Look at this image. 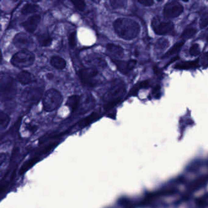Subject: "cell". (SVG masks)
<instances>
[{
  "label": "cell",
  "instance_id": "cell-34",
  "mask_svg": "<svg viewBox=\"0 0 208 208\" xmlns=\"http://www.w3.org/2000/svg\"><path fill=\"white\" fill-rule=\"evenodd\" d=\"M33 2H35V3H37V2H40L42 0H31Z\"/></svg>",
  "mask_w": 208,
  "mask_h": 208
},
{
  "label": "cell",
  "instance_id": "cell-6",
  "mask_svg": "<svg viewBox=\"0 0 208 208\" xmlns=\"http://www.w3.org/2000/svg\"><path fill=\"white\" fill-rule=\"evenodd\" d=\"M35 55L28 50H21L15 54L11 58L12 64L18 68L30 66L34 62Z\"/></svg>",
  "mask_w": 208,
  "mask_h": 208
},
{
  "label": "cell",
  "instance_id": "cell-16",
  "mask_svg": "<svg viewBox=\"0 0 208 208\" xmlns=\"http://www.w3.org/2000/svg\"><path fill=\"white\" fill-rule=\"evenodd\" d=\"M17 80L22 85H27L35 81V77L27 71H21L17 76Z\"/></svg>",
  "mask_w": 208,
  "mask_h": 208
},
{
  "label": "cell",
  "instance_id": "cell-30",
  "mask_svg": "<svg viewBox=\"0 0 208 208\" xmlns=\"http://www.w3.org/2000/svg\"><path fill=\"white\" fill-rule=\"evenodd\" d=\"M96 113H93L91 115H90V116H88V118H86L84 121H83L81 123H80V125L82 127L86 126L88 124L90 123L91 121H93L94 119H96Z\"/></svg>",
  "mask_w": 208,
  "mask_h": 208
},
{
  "label": "cell",
  "instance_id": "cell-27",
  "mask_svg": "<svg viewBox=\"0 0 208 208\" xmlns=\"http://www.w3.org/2000/svg\"><path fill=\"white\" fill-rule=\"evenodd\" d=\"M74 6L79 11H83L86 7V3L83 0H69Z\"/></svg>",
  "mask_w": 208,
  "mask_h": 208
},
{
  "label": "cell",
  "instance_id": "cell-2",
  "mask_svg": "<svg viewBox=\"0 0 208 208\" xmlns=\"http://www.w3.org/2000/svg\"><path fill=\"white\" fill-rule=\"evenodd\" d=\"M126 93V85L121 79H114L107 85L103 94V99L108 108L121 100Z\"/></svg>",
  "mask_w": 208,
  "mask_h": 208
},
{
  "label": "cell",
  "instance_id": "cell-4",
  "mask_svg": "<svg viewBox=\"0 0 208 208\" xmlns=\"http://www.w3.org/2000/svg\"><path fill=\"white\" fill-rule=\"evenodd\" d=\"M77 74L82 83L88 87H95L103 82V77L98 69L85 68L79 71Z\"/></svg>",
  "mask_w": 208,
  "mask_h": 208
},
{
  "label": "cell",
  "instance_id": "cell-38",
  "mask_svg": "<svg viewBox=\"0 0 208 208\" xmlns=\"http://www.w3.org/2000/svg\"></svg>",
  "mask_w": 208,
  "mask_h": 208
},
{
  "label": "cell",
  "instance_id": "cell-5",
  "mask_svg": "<svg viewBox=\"0 0 208 208\" xmlns=\"http://www.w3.org/2000/svg\"><path fill=\"white\" fill-rule=\"evenodd\" d=\"M63 102L61 93L55 89L47 91L43 98V106L46 111L51 112L57 109Z\"/></svg>",
  "mask_w": 208,
  "mask_h": 208
},
{
  "label": "cell",
  "instance_id": "cell-17",
  "mask_svg": "<svg viewBox=\"0 0 208 208\" xmlns=\"http://www.w3.org/2000/svg\"><path fill=\"white\" fill-rule=\"evenodd\" d=\"M37 40L40 46L43 47L49 46L52 41V39L48 32L39 34L37 36Z\"/></svg>",
  "mask_w": 208,
  "mask_h": 208
},
{
  "label": "cell",
  "instance_id": "cell-22",
  "mask_svg": "<svg viewBox=\"0 0 208 208\" xmlns=\"http://www.w3.org/2000/svg\"><path fill=\"white\" fill-rule=\"evenodd\" d=\"M110 6L113 9H123L127 7L128 0H109Z\"/></svg>",
  "mask_w": 208,
  "mask_h": 208
},
{
  "label": "cell",
  "instance_id": "cell-36",
  "mask_svg": "<svg viewBox=\"0 0 208 208\" xmlns=\"http://www.w3.org/2000/svg\"><path fill=\"white\" fill-rule=\"evenodd\" d=\"M182 1H183L184 2H188L189 0H182Z\"/></svg>",
  "mask_w": 208,
  "mask_h": 208
},
{
  "label": "cell",
  "instance_id": "cell-19",
  "mask_svg": "<svg viewBox=\"0 0 208 208\" xmlns=\"http://www.w3.org/2000/svg\"><path fill=\"white\" fill-rule=\"evenodd\" d=\"M80 101V96L77 95H73L68 97L66 101V105L71 110L72 112L76 111L78 108Z\"/></svg>",
  "mask_w": 208,
  "mask_h": 208
},
{
  "label": "cell",
  "instance_id": "cell-32",
  "mask_svg": "<svg viewBox=\"0 0 208 208\" xmlns=\"http://www.w3.org/2000/svg\"><path fill=\"white\" fill-rule=\"evenodd\" d=\"M138 2L141 4L142 5L147 7H150L153 5L154 1L153 0H137Z\"/></svg>",
  "mask_w": 208,
  "mask_h": 208
},
{
  "label": "cell",
  "instance_id": "cell-7",
  "mask_svg": "<svg viewBox=\"0 0 208 208\" xmlns=\"http://www.w3.org/2000/svg\"><path fill=\"white\" fill-rule=\"evenodd\" d=\"M43 94V89L38 87H28L26 88L21 96V102L27 105L37 104L41 99Z\"/></svg>",
  "mask_w": 208,
  "mask_h": 208
},
{
  "label": "cell",
  "instance_id": "cell-12",
  "mask_svg": "<svg viewBox=\"0 0 208 208\" xmlns=\"http://www.w3.org/2000/svg\"><path fill=\"white\" fill-rule=\"evenodd\" d=\"M41 16L38 14L32 15L29 16L26 20L21 23V25L29 33H33L41 21Z\"/></svg>",
  "mask_w": 208,
  "mask_h": 208
},
{
  "label": "cell",
  "instance_id": "cell-9",
  "mask_svg": "<svg viewBox=\"0 0 208 208\" xmlns=\"http://www.w3.org/2000/svg\"><path fill=\"white\" fill-rule=\"evenodd\" d=\"M183 12V5L177 1L167 3L164 7L163 14L167 18H174L180 16Z\"/></svg>",
  "mask_w": 208,
  "mask_h": 208
},
{
  "label": "cell",
  "instance_id": "cell-37",
  "mask_svg": "<svg viewBox=\"0 0 208 208\" xmlns=\"http://www.w3.org/2000/svg\"><path fill=\"white\" fill-rule=\"evenodd\" d=\"M157 1H163V0H157Z\"/></svg>",
  "mask_w": 208,
  "mask_h": 208
},
{
  "label": "cell",
  "instance_id": "cell-31",
  "mask_svg": "<svg viewBox=\"0 0 208 208\" xmlns=\"http://www.w3.org/2000/svg\"><path fill=\"white\" fill-rule=\"evenodd\" d=\"M208 25V16L205 15L203 16L200 21V27L201 29L206 27Z\"/></svg>",
  "mask_w": 208,
  "mask_h": 208
},
{
  "label": "cell",
  "instance_id": "cell-29",
  "mask_svg": "<svg viewBox=\"0 0 208 208\" xmlns=\"http://www.w3.org/2000/svg\"><path fill=\"white\" fill-rule=\"evenodd\" d=\"M200 52V46L198 44H193L191 49H190V54L192 55H197L199 54Z\"/></svg>",
  "mask_w": 208,
  "mask_h": 208
},
{
  "label": "cell",
  "instance_id": "cell-26",
  "mask_svg": "<svg viewBox=\"0 0 208 208\" xmlns=\"http://www.w3.org/2000/svg\"><path fill=\"white\" fill-rule=\"evenodd\" d=\"M197 32V29L195 27H188L186 28L182 33L181 35L182 38L188 39L192 37Z\"/></svg>",
  "mask_w": 208,
  "mask_h": 208
},
{
  "label": "cell",
  "instance_id": "cell-10",
  "mask_svg": "<svg viewBox=\"0 0 208 208\" xmlns=\"http://www.w3.org/2000/svg\"><path fill=\"white\" fill-rule=\"evenodd\" d=\"M85 62L90 68H95L97 69H104L107 66V63L105 59L100 55L93 54L88 55L85 58Z\"/></svg>",
  "mask_w": 208,
  "mask_h": 208
},
{
  "label": "cell",
  "instance_id": "cell-25",
  "mask_svg": "<svg viewBox=\"0 0 208 208\" xmlns=\"http://www.w3.org/2000/svg\"><path fill=\"white\" fill-rule=\"evenodd\" d=\"M9 161V155L7 153H0V173L6 167Z\"/></svg>",
  "mask_w": 208,
  "mask_h": 208
},
{
  "label": "cell",
  "instance_id": "cell-1",
  "mask_svg": "<svg viewBox=\"0 0 208 208\" xmlns=\"http://www.w3.org/2000/svg\"><path fill=\"white\" fill-rule=\"evenodd\" d=\"M115 32L120 38L125 40H132L136 38L141 31L139 24L130 18H119L113 23Z\"/></svg>",
  "mask_w": 208,
  "mask_h": 208
},
{
  "label": "cell",
  "instance_id": "cell-23",
  "mask_svg": "<svg viewBox=\"0 0 208 208\" xmlns=\"http://www.w3.org/2000/svg\"><path fill=\"white\" fill-rule=\"evenodd\" d=\"M185 42L184 41H181V42H178L177 43H176L173 47L171 48V49H170L165 54L164 56L165 57L174 55L175 54H177V52H178L180 51V50L181 49V48H182V46H183Z\"/></svg>",
  "mask_w": 208,
  "mask_h": 208
},
{
  "label": "cell",
  "instance_id": "cell-18",
  "mask_svg": "<svg viewBox=\"0 0 208 208\" xmlns=\"http://www.w3.org/2000/svg\"><path fill=\"white\" fill-rule=\"evenodd\" d=\"M50 62H51V65L54 68L59 70L63 69L66 67V62L65 60L62 57L60 56H57V55L52 57L51 58Z\"/></svg>",
  "mask_w": 208,
  "mask_h": 208
},
{
  "label": "cell",
  "instance_id": "cell-8",
  "mask_svg": "<svg viewBox=\"0 0 208 208\" xmlns=\"http://www.w3.org/2000/svg\"><path fill=\"white\" fill-rule=\"evenodd\" d=\"M151 26L155 33L158 35H166L170 33L174 29V25L172 22L163 20L158 16L152 18Z\"/></svg>",
  "mask_w": 208,
  "mask_h": 208
},
{
  "label": "cell",
  "instance_id": "cell-20",
  "mask_svg": "<svg viewBox=\"0 0 208 208\" xmlns=\"http://www.w3.org/2000/svg\"><path fill=\"white\" fill-rule=\"evenodd\" d=\"M39 8V6L37 4L27 3L23 6L20 12L22 15H27L29 14L36 13L37 12H38Z\"/></svg>",
  "mask_w": 208,
  "mask_h": 208
},
{
  "label": "cell",
  "instance_id": "cell-35",
  "mask_svg": "<svg viewBox=\"0 0 208 208\" xmlns=\"http://www.w3.org/2000/svg\"><path fill=\"white\" fill-rule=\"evenodd\" d=\"M93 1H94V2H99V1H100V0H93Z\"/></svg>",
  "mask_w": 208,
  "mask_h": 208
},
{
  "label": "cell",
  "instance_id": "cell-21",
  "mask_svg": "<svg viewBox=\"0 0 208 208\" xmlns=\"http://www.w3.org/2000/svg\"><path fill=\"white\" fill-rule=\"evenodd\" d=\"M169 46V41L164 38H161L158 39L155 43V49L157 52H160L164 51L166 49H167Z\"/></svg>",
  "mask_w": 208,
  "mask_h": 208
},
{
  "label": "cell",
  "instance_id": "cell-11",
  "mask_svg": "<svg viewBox=\"0 0 208 208\" xmlns=\"http://www.w3.org/2000/svg\"><path fill=\"white\" fill-rule=\"evenodd\" d=\"M32 43L30 37L25 33L20 32L16 33L13 38V44L21 50H27Z\"/></svg>",
  "mask_w": 208,
  "mask_h": 208
},
{
  "label": "cell",
  "instance_id": "cell-13",
  "mask_svg": "<svg viewBox=\"0 0 208 208\" xmlns=\"http://www.w3.org/2000/svg\"><path fill=\"white\" fill-rule=\"evenodd\" d=\"M95 102L90 94H83L80 96V101L77 110L79 113H86L94 105Z\"/></svg>",
  "mask_w": 208,
  "mask_h": 208
},
{
  "label": "cell",
  "instance_id": "cell-14",
  "mask_svg": "<svg viewBox=\"0 0 208 208\" xmlns=\"http://www.w3.org/2000/svg\"><path fill=\"white\" fill-rule=\"evenodd\" d=\"M115 64L118 71L124 74H127L132 71L135 67L137 62L135 60H130L129 61H122L121 60L111 59Z\"/></svg>",
  "mask_w": 208,
  "mask_h": 208
},
{
  "label": "cell",
  "instance_id": "cell-33",
  "mask_svg": "<svg viewBox=\"0 0 208 208\" xmlns=\"http://www.w3.org/2000/svg\"><path fill=\"white\" fill-rule=\"evenodd\" d=\"M46 77L48 79H52L54 77V74L52 73H48V74H47Z\"/></svg>",
  "mask_w": 208,
  "mask_h": 208
},
{
  "label": "cell",
  "instance_id": "cell-28",
  "mask_svg": "<svg viewBox=\"0 0 208 208\" xmlns=\"http://www.w3.org/2000/svg\"><path fill=\"white\" fill-rule=\"evenodd\" d=\"M69 46L71 48H74L76 46V32L74 31L69 33L68 37Z\"/></svg>",
  "mask_w": 208,
  "mask_h": 208
},
{
  "label": "cell",
  "instance_id": "cell-3",
  "mask_svg": "<svg viewBox=\"0 0 208 208\" xmlns=\"http://www.w3.org/2000/svg\"><path fill=\"white\" fill-rule=\"evenodd\" d=\"M17 93L15 80L7 74L0 75V101L7 102L12 100Z\"/></svg>",
  "mask_w": 208,
  "mask_h": 208
},
{
  "label": "cell",
  "instance_id": "cell-15",
  "mask_svg": "<svg viewBox=\"0 0 208 208\" xmlns=\"http://www.w3.org/2000/svg\"><path fill=\"white\" fill-rule=\"evenodd\" d=\"M106 50L108 55L111 59L120 60L124 55V49L121 46L115 44H108L106 46Z\"/></svg>",
  "mask_w": 208,
  "mask_h": 208
},
{
  "label": "cell",
  "instance_id": "cell-24",
  "mask_svg": "<svg viewBox=\"0 0 208 208\" xmlns=\"http://www.w3.org/2000/svg\"><path fill=\"white\" fill-rule=\"evenodd\" d=\"M10 118L9 116L0 110V129H5L9 125Z\"/></svg>",
  "mask_w": 208,
  "mask_h": 208
}]
</instances>
